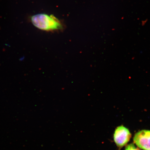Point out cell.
Listing matches in <instances>:
<instances>
[{
	"label": "cell",
	"mask_w": 150,
	"mask_h": 150,
	"mask_svg": "<svg viewBox=\"0 0 150 150\" xmlns=\"http://www.w3.org/2000/svg\"><path fill=\"white\" fill-rule=\"evenodd\" d=\"M131 137L129 129L123 126H120L116 129L114 134V139L118 147L121 148L128 143Z\"/></svg>",
	"instance_id": "cell-2"
},
{
	"label": "cell",
	"mask_w": 150,
	"mask_h": 150,
	"mask_svg": "<svg viewBox=\"0 0 150 150\" xmlns=\"http://www.w3.org/2000/svg\"><path fill=\"white\" fill-rule=\"evenodd\" d=\"M31 21L34 26L43 31H50L63 29L62 23L52 15L42 13L34 15Z\"/></svg>",
	"instance_id": "cell-1"
},
{
	"label": "cell",
	"mask_w": 150,
	"mask_h": 150,
	"mask_svg": "<svg viewBox=\"0 0 150 150\" xmlns=\"http://www.w3.org/2000/svg\"><path fill=\"white\" fill-rule=\"evenodd\" d=\"M150 150V149H149V150Z\"/></svg>",
	"instance_id": "cell-5"
},
{
	"label": "cell",
	"mask_w": 150,
	"mask_h": 150,
	"mask_svg": "<svg viewBox=\"0 0 150 150\" xmlns=\"http://www.w3.org/2000/svg\"><path fill=\"white\" fill-rule=\"evenodd\" d=\"M134 143L144 150L150 149V130H142L137 133L134 138Z\"/></svg>",
	"instance_id": "cell-3"
},
{
	"label": "cell",
	"mask_w": 150,
	"mask_h": 150,
	"mask_svg": "<svg viewBox=\"0 0 150 150\" xmlns=\"http://www.w3.org/2000/svg\"><path fill=\"white\" fill-rule=\"evenodd\" d=\"M125 150H140L138 148L136 147L134 144H131L127 145Z\"/></svg>",
	"instance_id": "cell-4"
}]
</instances>
